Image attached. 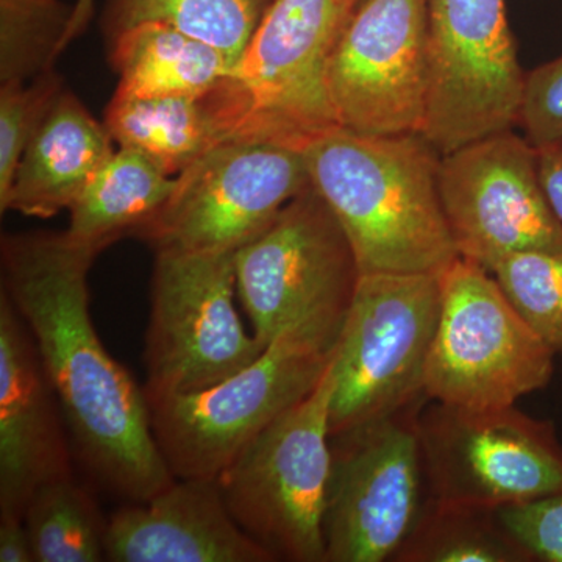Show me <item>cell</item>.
I'll return each mask as SVG.
<instances>
[{
    "mask_svg": "<svg viewBox=\"0 0 562 562\" xmlns=\"http://www.w3.org/2000/svg\"><path fill=\"white\" fill-rule=\"evenodd\" d=\"M101 251L66 232L3 236L2 291L31 331L81 464L111 494L147 502L177 479L144 387L92 324L88 273Z\"/></svg>",
    "mask_w": 562,
    "mask_h": 562,
    "instance_id": "obj_1",
    "label": "cell"
},
{
    "mask_svg": "<svg viewBox=\"0 0 562 562\" xmlns=\"http://www.w3.org/2000/svg\"><path fill=\"white\" fill-rule=\"evenodd\" d=\"M303 154L361 276L442 273L460 258L439 192L442 155L422 133L371 136L341 128Z\"/></svg>",
    "mask_w": 562,
    "mask_h": 562,
    "instance_id": "obj_2",
    "label": "cell"
},
{
    "mask_svg": "<svg viewBox=\"0 0 562 562\" xmlns=\"http://www.w3.org/2000/svg\"><path fill=\"white\" fill-rule=\"evenodd\" d=\"M346 0H272L232 72L206 92L225 143L305 151L339 127L328 90Z\"/></svg>",
    "mask_w": 562,
    "mask_h": 562,
    "instance_id": "obj_3",
    "label": "cell"
},
{
    "mask_svg": "<svg viewBox=\"0 0 562 562\" xmlns=\"http://www.w3.org/2000/svg\"><path fill=\"white\" fill-rule=\"evenodd\" d=\"M346 317L292 325L224 382L147 397L151 431L176 479H217L272 422L308 397L335 358Z\"/></svg>",
    "mask_w": 562,
    "mask_h": 562,
    "instance_id": "obj_4",
    "label": "cell"
},
{
    "mask_svg": "<svg viewBox=\"0 0 562 562\" xmlns=\"http://www.w3.org/2000/svg\"><path fill=\"white\" fill-rule=\"evenodd\" d=\"M335 386L333 358L312 394L217 476L233 519L273 561L325 562Z\"/></svg>",
    "mask_w": 562,
    "mask_h": 562,
    "instance_id": "obj_5",
    "label": "cell"
},
{
    "mask_svg": "<svg viewBox=\"0 0 562 562\" xmlns=\"http://www.w3.org/2000/svg\"><path fill=\"white\" fill-rule=\"evenodd\" d=\"M441 306V273L360 277L336 347L331 436L428 401L425 373Z\"/></svg>",
    "mask_w": 562,
    "mask_h": 562,
    "instance_id": "obj_6",
    "label": "cell"
},
{
    "mask_svg": "<svg viewBox=\"0 0 562 562\" xmlns=\"http://www.w3.org/2000/svg\"><path fill=\"white\" fill-rule=\"evenodd\" d=\"M441 280V316L425 373L428 401L506 408L543 390L557 353L514 308L495 277L457 258Z\"/></svg>",
    "mask_w": 562,
    "mask_h": 562,
    "instance_id": "obj_7",
    "label": "cell"
},
{
    "mask_svg": "<svg viewBox=\"0 0 562 562\" xmlns=\"http://www.w3.org/2000/svg\"><path fill=\"white\" fill-rule=\"evenodd\" d=\"M144 362L147 397L224 382L265 351L235 305V251L158 249Z\"/></svg>",
    "mask_w": 562,
    "mask_h": 562,
    "instance_id": "obj_8",
    "label": "cell"
},
{
    "mask_svg": "<svg viewBox=\"0 0 562 562\" xmlns=\"http://www.w3.org/2000/svg\"><path fill=\"white\" fill-rule=\"evenodd\" d=\"M236 292L262 347L292 325L346 317L361 272L349 238L308 188L235 251Z\"/></svg>",
    "mask_w": 562,
    "mask_h": 562,
    "instance_id": "obj_9",
    "label": "cell"
},
{
    "mask_svg": "<svg viewBox=\"0 0 562 562\" xmlns=\"http://www.w3.org/2000/svg\"><path fill=\"white\" fill-rule=\"evenodd\" d=\"M428 497L498 509L562 492V446L550 420L514 406L431 402L417 416Z\"/></svg>",
    "mask_w": 562,
    "mask_h": 562,
    "instance_id": "obj_10",
    "label": "cell"
},
{
    "mask_svg": "<svg viewBox=\"0 0 562 562\" xmlns=\"http://www.w3.org/2000/svg\"><path fill=\"white\" fill-rule=\"evenodd\" d=\"M331 436L325 562H384L412 535L427 487L422 406Z\"/></svg>",
    "mask_w": 562,
    "mask_h": 562,
    "instance_id": "obj_11",
    "label": "cell"
},
{
    "mask_svg": "<svg viewBox=\"0 0 562 562\" xmlns=\"http://www.w3.org/2000/svg\"><path fill=\"white\" fill-rule=\"evenodd\" d=\"M430 94L422 135L441 155L519 124L525 72L505 0H425Z\"/></svg>",
    "mask_w": 562,
    "mask_h": 562,
    "instance_id": "obj_12",
    "label": "cell"
},
{
    "mask_svg": "<svg viewBox=\"0 0 562 562\" xmlns=\"http://www.w3.org/2000/svg\"><path fill=\"white\" fill-rule=\"evenodd\" d=\"M176 179L138 235L155 250L236 251L312 188L303 151L249 140L213 147Z\"/></svg>",
    "mask_w": 562,
    "mask_h": 562,
    "instance_id": "obj_13",
    "label": "cell"
},
{
    "mask_svg": "<svg viewBox=\"0 0 562 562\" xmlns=\"http://www.w3.org/2000/svg\"><path fill=\"white\" fill-rule=\"evenodd\" d=\"M439 192L460 258L491 272L522 251L562 255V225L525 136L498 132L442 155Z\"/></svg>",
    "mask_w": 562,
    "mask_h": 562,
    "instance_id": "obj_14",
    "label": "cell"
},
{
    "mask_svg": "<svg viewBox=\"0 0 562 562\" xmlns=\"http://www.w3.org/2000/svg\"><path fill=\"white\" fill-rule=\"evenodd\" d=\"M328 90L339 127L422 133L430 94L425 0H362L333 49Z\"/></svg>",
    "mask_w": 562,
    "mask_h": 562,
    "instance_id": "obj_15",
    "label": "cell"
},
{
    "mask_svg": "<svg viewBox=\"0 0 562 562\" xmlns=\"http://www.w3.org/2000/svg\"><path fill=\"white\" fill-rule=\"evenodd\" d=\"M27 325L0 294V516L24 517L43 484L74 475L72 443Z\"/></svg>",
    "mask_w": 562,
    "mask_h": 562,
    "instance_id": "obj_16",
    "label": "cell"
},
{
    "mask_svg": "<svg viewBox=\"0 0 562 562\" xmlns=\"http://www.w3.org/2000/svg\"><path fill=\"white\" fill-rule=\"evenodd\" d=\"M105 561L276 562L233 519L217 479H177L109 519Z\"/></svg>",
    "mask_w": 562,
    "mask_h": 562,
    "instance_id": "obj_17",
    "label": "cell"
},
{
    "mask_svg": "<svg viewBox=\"0 0 562 562\" xmlns=\"http://www.w3.org/2000/svg\"><path fill=\"white\" fill-rule=\"evenodd\" d=\"M105 124L76 94L61 90L22 155L5 211L50 220L79 198L92 173L113 155Z\"/></svg>",
    "mask_w": 562,
    "mask_h": 562,
    "instance_id": "obj_18",
    "label": "cell"
},
{
    "mask_svg": "<svg viewBox=\"0 0 562 562\" xmlns=\"http://www.w3.org/2000/svg\"><path fill=\"white\" fill-rule=\"evenodd\" d=\"M110 40L116 98L202 95L233 69L216 47L161 22H144Z\"/></svg>",
    "mask_w": 562,
    "mask_h": 562,
    "instance_id": "obj_19",
    "label": "cell"
},
{
    "mask_svg": "<svg viewBox=\"0 0 562 562\" xmlns=\"http://www.w3.org/2000/svg\"><path fill=\"white\" fill-rule=\"evenodd\" d=\"M176 181L149 158L120 147L70 205L66 233L102 250L124 235H139L169 201Z\"/></svg>",
    "mask_w": 562,
    "mask_h": 562,
    "instance_id": "obj_20",
    "label": "cell"
},
{
    "mask_svg": "<svg viewBox=\"0 0 562 562\" xmlns=\"http://www.w3.org/2000/svg\"><path fill=\"white\" fill-rule=\"evenodd\" d=\"M103 124L120 147L138 151L172 177L225 143L206 92L144 99L113 95Z\"/></svg>",
    "mask_w": 562,
    "mask_h": 562,
    "instance_id": "obj_21",
    "label": "cell"
},
{
    "mask_svg": "<svg viewBox=\"0 0 562 562\" xmlns=\"http://www.w3.org/2000/svg\"><path fill=\"white\" fill-rule=\"evenodd\" d=\"M397 562H531L495 509L428 497Z\"/></svg>",
    "mask_w": 562,
    "mask_h": 562,
    "instance_id": "obj_22",
    "label": "cell"
},
{
    "mask_svg": "<svg viewBox=\"0 0 562 562\" xmlns=\"http://www.w3.org/2000/svg\"><path fill=\"white\" fill-rule=\"evenodd\" d=\"M272 0H110L105 29L110 38L144 24L161 22L220 49L232 65L257 31Z\"/></svg>",
    "mask_w": 562,
    "mask_h": 562,
    "instance_id": "obj_23",
    "label": "cell"
},
{
    "mask_svg": "<svg viewBox=\"0 0 562 562\" xmlns=\"http://www.w3.org/2000/svg\"><path fill=\"white\" fill-rule=\"evenodd\" d=\"M24 522L36 562L105 561L109 520L74 475L38 487L27 503Z\"/></svg>",
    "mask_w": 562,
    "mask_h": 562,
    "instance_id": "obj_24",
    "label": "cell"
},
{
    "mask_svg": "<svg viewBox=\"0 0 562 562\" xmlns=\"http://www.w3.org/2000/svg\"><path fill=\"white\" fill-rule=\"evenodd\" d=\"M70 13L61 0H0L2 85H24L52 70Z\"/></svg>",
    "mask_w": 562,
    "mask_h": 562,
    "instance_id": "obj_25",
    "label": "cell"
},
{
    "mask_svg": "<svg viewBox=\"0 0 562 562\" xmlns=\"http://www.w3.org/2000/svg\"><path fill=\"white\" fill-rule=\"evenodd\" d=\"M491 273L536 335L562 353V255H509Z\"/></svg>",
    "mask_w": 562,
    "mask_h": 562,
    "instance_id": "obj_26",
    "label": "cell"
},
{
    "mask_svg": "<svg viewBox=\"0 0 562 562\" xmlns=\"http://www.w3.org/2000/svg\"><path fill=\"white\" fill-rule=\"evenodd\" d=\"M61 90L54 70L31 83L0 88V205L9 198L22 155Z\"/></svg>",
    "mask_w": 562,
    "mask_h": 562,
    "instance_id": "obj_27",
    "label": "cell"
},
{
    "mask_svg": "<svg viewBox=\"0 0 562 562\" xmlns=\"http://www.w3.org/2000/svg\"><path fill=\"white\" fill-rule=\"evenodd\" d=\"M532 561L562 562V492L495 509Z\"/></svg>",
    "mask_w": 562,
    "mask_h": 562,
    "instance_id": "obj_28",
    "label": "cell"
},
{
    "mask_svg": "<svg viewBox=\"0 0 562 562\" xmlns=\"http://www.w3.org/2000/svg\"><path fill=\"white\" fill-rule=\"evenodd\" d=\"M519 125L536 149L562 144V55L525 74Z\"/></svg>",
    "mask_w": 562,
    "mask_h": 562,
    "instance_id": "obj_29",
    "label": "cell"
},
{
    "mask_svg": "<svg viewBox=\"0 0 562 562\" xmlns=\"http://www.w3.org/2000/svg\"><path fill=\"white\" fill-rule=\"evenodd\" d=\"M0 561L36 562L24 517L0 516Z\"/></svg>",
    "mask_w": 562,
    "mask_h": 562,
    "instance_id": "obj_30",
    "label": "cell"
},
{
    "mask_svg": "<svg viewBox=\"0 0 562 562\" xmlns=\"http://www.w3.org/2000/svg\"><path fill=\"white\" fill-rule=\"evenodd\" d=\"M538 165L547 201L562 225V144L538 149Z\"/></svg>",
    "mask_w": 562,
    "mask_h": 562,
    "instance_id": "obj_31",
    "label": "cell"
},
{
    "mask_svg": "<svg viewBox=\"0 0 562 562\" xmlns=\"http://www.w3.org/2000/svg\"><path fill=\"white\" fill-rule=\"evenodd\" d=\"M92 13H94V0H76L72 5V13H70L68 31H66L65 38H63V50L85 32V29L90 24Z\"/></svg>",
    "mask_w": 562,
    "mask_h": 562,
    "instance_id": "obj_32",
    "label": "cell"
},
{
    "mask_svg": "<svg viewBox=\"0 0 562 562\" xmlns=\"http://www.w3.org/2000/svg\"><path fill=\"white\" fill-rule=\"evenodd\" d=\"M347 3L351 7V9L357 10L358 7L361 5L362 0H346Z\"/></svg>",
    "mask_w": 562,
    "mask_h": 562,
    "instance_id": "obj_33",
    "label": "cell"
}]
</instances>
